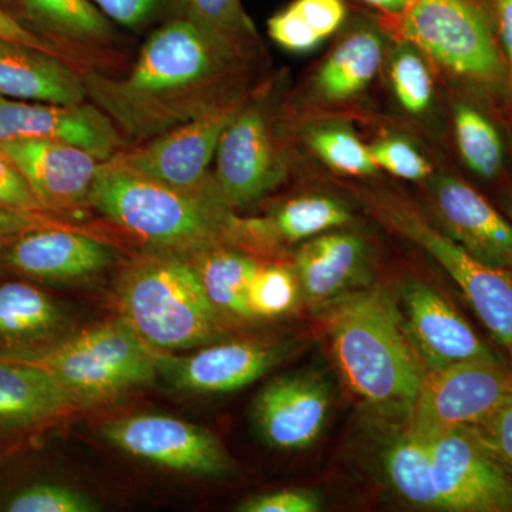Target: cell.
I'll list each match as a JSON object with an SVG mask.
<instances>
[{
  "instance_id": "obj_36",
  "label": "cell",
  "mask_w": 512,
  "mask_h": 512,
  "mask_svg": "<svg viewBox=\"0 0 512 512\" xmlns=\"http://www.w3.org/2000/svg\"><path fill=\"white\" fill-rule=\"evenodd\" d=\"M370 153L377 168H383L402 180L420 181L431 173L429 161L402 138H383L370 147Z\"/></svg>"
},
{
  "instance_id": "obj_47",
  "label": "cell",
  "mask_w": 512,
  "mask_h": 512,
  "mask_svg": "<svg viewBox=\"0 0 512 512\" xmlns=\"http://www.w3.org/2000/svg\"><path fill=\"white\" fill-rule=\"evenodd\" d=\"M511 117H512V107H511Z\"/></svg>"
},
{
  "instance_id": "obj_26",
  "label": "cell",
  "mask_w": 512,
  "mask_h": 512,
  "mask_svg": "<svg viewBox=\"0 0 512 512\" xmlns=\"http://www.w3.org/2000/svg\"><path fill=\"white\" fill-rule=\"evenodd\" d=\"M184 258L228 325L255 320L249 308V288L261 262L254 255L229 244H217Z\"/></svg>"
},
{
  "instance_id": "obj_25",
  "label": "cell",
  "mask_w": 512,
  "mask_h": 512,
  "mask_svg": "<svg viewBox=\"0 0 512 512\" xmlns=\"http://www.w3.org/2000/svg\"><path fill=\"white\" fill-rule=\"evenodd\" d=\"M352 221L342 202L325 195H301L282 202L265 218H237L235 244L244 251L268 254L279 244H298Z\"/></svg>"
},
{
  "instance_id": "obj_6",
  "label": "cell",
  "mask_w": 512,
  "mask_h": 512,
  "mask_svg": "<svg viewBox=\"0 0 512 512\" xmlns=\"http://www.w3.org/2000/svg\"><path fill=\"white\" fill-rule=\"evenodd\" d=\"M366 204L382 224L410 239L439 262L495 342L507 352L512 366V271L477 261L397 195H366Z\"/></svg>"
},
{
  "instance_id": "obj_20",
  "label": "cell",
  "mask_w": 512,
  "mask_h": 512,
  "mask_svg": "<svg viewBox=\"0 0 512 512\" xmlns=\"http://www.w3.org/2000/svg\"><path fill=\"white\" fill-rule=\"evenodd\" d=\"M434 205L444 234L477 261L512 271V222L477 188L446 175L437 181Z\"/></svg>"
},
{
  "instance_id": "obj_5",
  "label": "cell",
  "mask_w": 512,
  "mask_h": 512,
  "mask_svg": "<svg viewBox=\"0 0 512 512\" xmlns=\"http://www.w3.org/2000/svg\"><path fill=\"white\" fill-rule=\"evenodd\" d=\"M28 362L45 367L82 407L116 400L156 380L157 352L123 319L67 336Z\"/></svg>"
},
{
  "instance_id": "obj_10",
  "label": "cell",
  "mask_w": 512,
  "mask_h": 512,
  "mask_svg": "<svg viewBox=\"0 0 512 512\" xmlns=\"http://www.w3.org/2000/svg\"><path fill=\"white\" fill-rule=\"evenodd\" d=\"M101 436L128 456L190 476L221 478L234 461L210 431L164 414H131L104 421Z\"/></svg>"
},
{
  "instance_id": "obj_19",
  "label": "cell",
  "mask_w": 512,
  "mask_h": 512,
  "mask_svg": "<svg viewBox=\"0 0 512 512\" xmlns=\"http://www.w3.org/2000/svg\"><path fill=\"white\" fill-rule=\"evenodd\" d=\"M404 325L426 370L471 360H501L437 289L424 282L400 288Z\"/></svg>"
},
{
  "instance_id": "obj_35",
  "label": "cell",
  "mask_w": 512,
  "mask_h": 512,
  "mask_svg": "<svg viewBox=\"0 0 512 512\" xmlns=\"http://www.w3.org/2000/svg\"><path fill=\"white\" fill-rule=\"evenodd\" d=\"M392 84L404 110L420 114L433 99V79L426 63L412 50L397 53L392 63Z\"/></svg>"
},
{
  "instance_id": "obj_43",
  "label": "cell",
  "mask_w": 512,
  "mask_h": 512,
  "mask_svg": "<svg viewBox=\"0 0 512 512\" xmlns=\"http://www.w3.org/2000/svg\"><path fill=\"white\" fill-rule=\"evenodd\" d=\"M0 39L12 40V42L32 46L35 47V49L43 50V52L52 53V55L69 60L56 46H53L52 43L47 42V40L33 33L32 30L26 28L22 22H19V20L16 19L8 9L3 8V6H0Z\"/></svg>"
},
{
  "instance_id": "obj_22",
  "label": "cell",
  "mask_w": 512,
  "mask_h": 512,
  "mask_svg": "<svg viewBox=\"0 0 512 512\" xmlns=\"http://www.w3.org/2000/svg\"><path fill=\"white\" fill-rule=\"evenodd\" d=\"M70 323L63 306L33 282L0 284V356L42 355L72 335Z\"/></svg>"
},
{
  "instance_id": "obj_42",
  "label": "cell",
  "mask_w": 512,
  "mask_h": 512,
  "mask_svg": "<svg viewBox=\"0 0 512 512\" xmlns=\"http://www.w3.org/2000/svg\"><path fill=\"white\" fill-rule=\"evenodd\" d=\"M497 42L507 70V94L512 107V0H494Z\"/></svg>"
},
{
  "instance_id": "obj_11",
  "label": "cell",
  "mask_w": 512,
  "mask_h": 512,
  "mask_svg": "<svg viewBox=\"0 0 512 512\" xmlns=\"http://www.w3.org/2000/svg\"><path fill=\"white\" fill-rule=\"evenodd\" d=\"M248 97L218 107L144 143L130 144L110 158L109 163L175 190H204L212 183L208 167L217 153L222 133Z\"/></svg>"
},
{
  "instance_id": "obj_31",
  "label": "cell",
  "mask_w": 512,
  "mask_h": 512,
  "mask_svg": "<svg viewBox=\"0 0 512 512\" xmlns=\"http://www.w3.org/2000/svg\"><path fill=\"white\" fill-rule=\"evenodd\" d=\"M301 295L293 266L282 262L259 265L249 288V308L256 319H275L288 315Z\"/></svg>"
},
{
  "instance_id": "obj_46",
  "label": "cell",
  "mask_w": 512,
  "mask_h": 512,
  "mask_svg": "<svg viewBox=\"0 0 512 512\" xmlns=\"http://www.w3.org/2000/svg\"><path fill=\"white\" fill-rule=\"evenodd\" d=\"M507 190L504 191L503 195V210L507 214L508 220L512 222V183H505Z\"/></svg>"
},
{
  "instance_id": "obj_15",
  "label": "cell",
  "mask_w": 512,
  "mask_h": 512,
  "mask_svg": "<svg viewBox=\"0 0 512 512\" xmlns=\"http://www.w3.org/2000/svg\"><path fill=\"white\" fill-rule=\"evenodd\" d=\"M59 141L109 161L130 146L113 120L92 101L64 106L0 96V143Z\"/></svg>"
},
{
  "instance_id": "obj_28",
  "label": "cell",
  "mask_w": 512,
  "mask_h": 512,
  "mask_svg": "<svg viewBox=\"0 0 512 512\" xmlns=\"http://www.w3.org/2000/svg\"><path fill=\"white\" fill-rule=\"evenodd\" d=\"M383 43L372 30H357L330 53L316 76V90L326 100L350 99L365 90L379 73Z\"/></svg>"
},
{
  "instance_id": "obj_17",
  "label": "cell",
  "mask_w": 512,
  "mask_h": 512,
  "mask_svg": "<svg viewBox=\"0 0 512 512\" xmlns=\"http://www.w3.org/2000/svg\"><path fill=\"white\" fill-rule=\"evenodd\" d=\"M332 386L319 372L276 377L252 403L251 419L266 446L298 451L315 443L325 429Z\"/></svg>"
},
{
  "instance_id": "obj_21",
  "label": "cell",
  "mask_w": 512,
  "mask_h": 512,
  "mask_svg": "<svg viewBox=\"0 0 512 512\" xmlns=\"http://www.w3.org/2000/svg\"><path fill=\"white\" fill-rule=\"evenodd\" d=\"M80 409L45 367L0 356V437L42 429Z\"/></svg>"
},
{
  "instance_id": "obj_23",
  "label": "cell",
  "mask_w": 512,
  "mask_h": 512,
  "mask_svg": "<svg viewBox=\"0 0 512 512\" xmlns=\"http://www.w3.org/2000/svg\"><path fill=\"white\" fill-rule=\"evenodd\" d=\"M293 269L302 298L322 308L366 285L365 242L348 232H326L303 242L296 251Z\"/></svg>"
},
{
  "instance_id": "obj_39",
  "label": "cell",
  "mask_w": 512,
  "mask_h": 512,
  "mask_svg": "<svg viewBox=\"0 0 512 512\" xmlns=\"http://www.w3.org/2000/svg\"><path fill=\"white\" fill-rule=\"evenodd\" d=\"M0 205L9 210L25 212V214L50 217L37 201L19 168L2 151H0Z\"/></svg>"
},
{
  "instance_id": "obj_7",
  "label": "cell",
  "mask_w": 512,
  "mask_h": 512,
  "mask_svg": "<svg viewBox=\"0 0 512 512\" xmlns=\"http://www.w3.org/2000/svg\"><path fill=\"white\" fill-rule=\"evenodd\" d=\"M400 30L460 79L487 92H507L497 37L484 10L471 0H410L400 13Z\"/></svg>"
},
{
  "instance_id": "obj_37",
  "label": "cell",
  "mask_w": 512,
  "mask_h": 512,
  "mask_svg": "<svg viewBox=\"0 0 512 512\" xmlns=\"http://www.w3.org/2000/svg\"><path fill=\"white\" fill-rule=\"evenodd\" d=\"M322 510V498L305 488H286L252 495L238 505L239 512H318Z\"/></svg>"
},
{
  "instance_id": "obj_27",
  "label": "cell",
  "mask_w": 512,
  "mask_h": 512,
  "mask_svg": "<svg viewBox=\"0 0 512 512\" xmlns=\"http://www.w3.org/2000/svg\"><path fill=\"white\" fill-rule=\"evenodd\" d=\"M379 464L386 484L400 500L420 510L440 511L429 444L404 421L384 441Z\"/></svg>"
},
{
  "instance_id": "obj_13",
  "label": "cell",
  "mask_w": 512,
  "mask_h": 512,
  "mask_svg": "<svg viewBox=\"0 0 512 512\" xmlns=\"http://www.w3.org/2000/svg\"><path fill=\"white\" fill-rule=\"evenodd\" d=\"M107 242L69 224L29 229L0 241V272L39 284H76L116 264Z\"/></svg>"
},
{
  "instance_id": "obj_41",
  "label": "cell",
  "mask_w": 512,
  "mask_h": 512,
  "mask_svg": "<svg viewBox=\"0 0 512 512\" xmlns=\"http://www.w3.org/2000/svg\"><path fill=\"white\" fill-rule=\"evenodd\" d=\"M291 6L323 39L333 35L346 18L342 0H295Z\"/></svg>"
},
{
  "instance_id": "obj_2",
  "label": "cell",
  "mask_w": 512,
  "mask_h": 512,
  "mask_svg": "<svg viewBox=\"0 0 512 512\" xmlns=\"http://www.w3.org/2000/svg\"><path fill=\"white\" fill-rule=\"evenodd\" d=\"M320 309L333 359L350 392L376 416L406 423L426 367L399 303L377 286L345 293Z\"/></svg>"
},
{
  "instance_id": "obj_18",
  "label": "cell",
  "mask_w": 512,
  "mask_h": 512,
  "mask_svg": "<svg viewBox=\"0 0 512 512\" xmlns=\"http://www.w3.org/2000/svg\"><path fill=\"white\" fill-rule=\"evenodd\" d=\"M10 13L80 69L107 72L120 40L117 26L92 0H8Z\"/></svg>"
},
{
  "instance_id": "obj_33",
  "label": "cell",
  "mask_w": 512,
  "mask_h": 512,
  "mask_svg": "<svg viewBox=\"0 0 512 512\" xmlns=\"http://www.w3.org/2000/svg\"><path fill=\"white\" fill-rule=\"evenodd\" d=\"M9 512H94L100 507L90 495L69 485L35 483L10 495L3 504Z\"/></svg>"
},
{
  "instance_id": "obj_45",
  "label": "cell",
  "mask_w": 512,
  "mask_h": 512,
  "mask_svg": "<svg viewBox=\"0 0 512 512\" xmlns=\"http://www.w3.org/2000/svg\"><path fill=\"white\" fill-rule=\"evenodd\" d=\"M362 2L375 6V8L383 10V12L400 15L406 9V6L409 5L410 0H362Z\"/></svg>"
},
{
  "instance_id": "obj_30",
  "label": "cell",
  "mask_w": 512,
  "mask_h": 512,
  "mask_svg": "<svg viewBox=\"0 0 512 512\" xmlns=\"http://www.w3.org/2000/svg\"><path fill=\"white\" fill-rule=\"evenodd\" d=\"M183 18L208 30L252 59L259 36L241 0H183Z\"/></svg>"
},
{
  "instance_id": "obj_3",
  "label": "cell",
  "mask_w": 512,
  "mask_h": 512,
  "mask_svg": "<svg viewBox=\"0 0 512 512\" xmlns=\"http://www.w3.org/2000/svg\"><path fill=\"white\" fill-rule=\"evenodd\" d=\"M89 202L90 210L143 242L146 251L188 256L231 245L234 211L214 180L201 191L175 190L104 161Z\"/></svg>"
},
{
  "instance_id": "obj_40",
  "label": "cell",
  "mask_w": 512,
  "mask_h": 512,
  "mask_svg": "<svg viewBox=\"0 0 512 512\" xmlns=\"http://www.w3.org/2000/svg\"><path fill=\"white\" fill-rule=\"evenodd\" d=\"M476 427L512 470V387L493 414Z\"/></svg>"
},
{
  "instance_id": "obj_14",
  "label": "cell",
  "mask_w": 512,
  "mask_h": 512,
  "mask_svg": "<svg viewBox=\"0 0 512 512\" xmlns=\"http://www.w3.org/2000/svg\"><path fill=\"white\" fill-rule=\"evenodd\" d=\"M298 348L296 340L245 339L211 343L185 356L157 352L158 375L181 392H235L261 379Z\"/></svg>"
},
{
  "instance_id": "obj_38",
  "label": "cell",
  "mask_w": 512,
  "mask_h": 512,
  "mask_svg": "<svg viewBox=\"0 0 512 512\" xmlns=\"http://www.w3.org/2000/svg\"><path fill=\"white\" fill-rule=\"evenodd\" d=\"M268 33L276 45L291 52H309L323 40L291 5L268 20Z\"/></svg>"
},
{
  "instance_id": "obj_44",
  "label": "cell",
  "mask_w": 512,
  "mask_h": 512,
  "mask_svg": "<svg viewBox=\"0 0 512 512\" xmlns=\"http://www.w3.org/2000/svg\"><path fill=\"white\" fill-rule=\"evenodd\" d=\"M62 224H69V222L46 217V215L25 214V212L9 210V208L0 205V241L15 237V235L22 234V232L29 231V229Z\"/></svg>"
},
{
  "instance_id": "obj_24",
  "label": "cell",
  "mask_w": 512,
  "mask_h": 512,
  "mask_svg": "<svg viewBox=\"0 0 512 512\" xmlns=\"http://www.w3.org/2000/svg\"><path fill=\"white\" fill-rule=\"evenodd\" d=\"M0 96L64 106L89 100L76 64L5 39H0Z\"/></svg>"
},
{
  "instance_id": "obj_12",
  "label": "cell",
  "mask_w": 512,
  "mask_h": 512,
  "mask_svg": "<svg viewBox=\"0 0 512 512\" xmlns=\"http://www.w3.org/2000/svg\"><path fill=\"white\" fill-rule=\"evenodd\" d=\"M215 157L212 180L232 211L255 204L285 177V154L264 104L249 97L222 133Z\"/></svg>"
},
{
  "instance_id": "obj_32",
  "label": "cell",
  "mask_w": 512,
  "mask_h": 512,
  "mask_svg": "<svg viewBox=\"0 0 512 512\" xmlns=\"http://www.w3.org/2000/svg\"><path fill=\"white\" fill-rule=\"evenodd\" d=\"M309 146L323 163L332 170L352 177L377 173L370 147H366L352 131L342 127L315 130L309 137Z\"/></svg>"
},
{
  "instance_id": "obj_34",
  "label": "cell",
  "mask_w": 512,
  "mask_h": 512,
  "mask_svg": "<svg viewBox=\"0 0 512 512\" xmlns=\"http://www.w3.org/2000/svg\"><path fill=\"white\" fill-rule=\"evenodd\" d=\"M117 28L130 32L156 29L168 20L183 18V0H92Z\"/></svg>"
},
{
  "instance_id": "obj_8",
  "label": "cell",
  "mask_w": 512,
  "mask_h": 512,
  "mask_svg": "<svg viewBox=\"0 0 512 512\" xmlns=\"http://www.w3.org/2000/svg\"><path fill=\"white\" fill-rule=\"evenodd\" d=\"M508 360H471L426 370L407 417V427L424 440L458 427L483 423L510 393Z\"/></svg>"
},
{
  "instance_id": "obj_1",
  "label": "cell",
  "mask_w": 512,
  "mask_h": 512,
  "mask_svg": "<svg viewBox=\"0 0 512 512\" xmlns=\"http://www.w3.org/2000/svg\"><path fill=\"white\" fill-rule=\"evenodd\" d=\"M249 62L192 20L175 18L150 30L124 76L97 69L82 76L87 99L138 144L248 97Z\"/></svg>"
},
{
  "instance_id": "obj_4",
  "label": "cell",
  "mask_w": 512,
  "mask_h": 512,
  "mask_svg": "<svg viewBox=\"0 0 512 512\" xmlns=\"http://www.w3.org/2000/svg\"><path fill=\"white\" fill-rule=\"evenodd\" d=\"M116 299L120 318L156 352L202 348L228 332L184 256L137 255L121 272Z\"/></svg>"
},
{
  "instance_id": "obj_9",
  "label": "cell",
  "mask_w": 512,
  "mask_h": 512,
  "mask_svg": "<svg viewBox=\"0 0 512 512\" xmlns=\"http://www.w3.org/2000/svg\"><path fill=\"white\" fill-rule=\"evenodd\" d=\"M426 441L440 511L512 512V470L476 426Z\"/></svg>"
},
{
  "instance_id": "obj_29",
  "label": "cell",
  "mask_w": 512,
  "mask_h": 512,
  "mask_svg": "<svg viewBox=\"0 0 512 512\" xmlns=\"http://www.w3.org/2000/svg\"><path fill=\"white\" fill-rule=\"evenodd\" d=\"M454 137L461 160L468 170L484 181H505V144L493 120L473 104H456Z\"/></svg>"
},
{
  "instance_id": "obj_16",
  "label": "cell",
  "mask_w": 512,
  "mask_h": 512,
  "mask_svg": "<svg viewBox=\"0 0 512 512\" xmlns=\"http://www.w3.org/2000/svg\"><path fill=\"white\" fill-rule=\"evenodd\" d=\"M0 151L19 168L47 214L67 222L90 210V191L99 173V158L59 141L0 143Z\"/></svg>"
}]
</instances>
